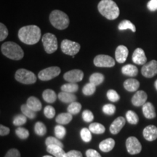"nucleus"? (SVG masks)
<instances>
[{"label": "nucleus", "instance_id": "obj_46", "mask_svg": "<svg viewBox=\"0 0 157 157\" xmlns=\"http://www.w3.org/2000/svg\"><path fill=\"white\" fill-rule=\"evenodd\" d=\"M5 157H21V153L17 149L12 148L7 151Z\"/></svg>", "mask_w": 157, "mask_h": 157}, {"label": "nucleus", "instance_id": "obj_34", "mask_svg": "<svg viewBox=\"0 0 157 157\" xmlns=\"http://www.w3.org/2000/svg\"><path fill=\"white\" fill-rule=\"evenodd\" d=\"M96 87H97V86H95V84L90 82V83H87V84H85V85L84 86L83 89H82V93H83L84 95H93L96 91Z\"/></svg>", "mask_w": 157, "mask_h": 157}, {"label": "nucleus", "instance_id": "obj_36", "mask_svg": "<svg viewBox=\"0 0 157 157\" xmlns=\"http://www.w3.org/2000/svg\"><path fill=\"white\" fill-rule=\"evenodd\" d=\"M55 135L56 137H58L60 140L64 138V137L66 135V129L65 127L61 124H58L57 126L55 127Z\"/></svg>", "mask_w": 157, "mask_h": 157}, {"label": "nucleus", "instance_id": "obj_7", "mask_svg": "<svg viewBox=\"0 0 157 157\" xmlns=\"http://www.w3.org/2000/svg\"><path fill=\"white\" fill-rule=\"evenodd\" d=\"M80 44L76 42L68 40V39H64L62 41L61 44H60V48H61L62 52L64 54L68 55V56H74L79 52L80 50Z\"/></svg>", "mask_w": 157, "mask_h": 157}, {"label": "nucleus", "instance_id": "obj_19", "mask_svg": "<svg viewBox=\"0 0 157 157\" xmlns=\"http://www.w3.org/2000/svg\"><path fill=\"white\" fill-rule=\"evenodd\" d=\"M115 146V140L112 138H107L101 141L99 144V148L101 151L107 153L111 151Z\"/></svg>", "mask_w": 157, "mask_h": 157}, {"label": "nucleus", "instance_id": "obj_31", "mask_svg": "<svg viewBox=\"0 0 157 157\" xmlns=\"http://www.w3.org/2000/svg\"><path fill=\"white\" fill-rule=\"evenodd\" d=\"M104 81V76L101 73H94L90 76V82L98 86L101 84Z\"/></svg>", "mask_w": 157, "mask_h": 157}, {"label": "nucleus", "instance_id": "obj_52", "mask_svg": "<svg viewBox=\"0 0 157 157\" xmlns=\"http://www.w3.org/2000/svg\"><path fill=\"white\" fill-rule=\"evenodd\" d=\"M43 157H52V156H49V155H46V156H44Z\"/></svg>", "mask_w": 157, "mask_h": 157}, {"label": "nucleus", "instance_id": "obj_27", "mask_svg": "<svg viewBox=\"0 0 157 157\" xmlns=\"http://www.w3.org/2000/svg\"><path fill=\"white\" fill-rule=\"evenodd\" d=\"M89 129L92 132V133H94V134L96 135L103 134V133L105 132V127H104L102 124L97 122L90 124L89 126Z\"/></svg>", "mask_w": 157, "mask_h": 157}, {"label": "nucleus", "instance_id": "obj_30", "mask_svg": "<svg viewBox=\"0 0 157 157\" xmlns=\"http://www.w3.org/2000/svg\"><path fill=\"white\" fill-rule=\"evenodd\" d=\"M60 89H61L62 91L67 92V93H74L78 91V85L76 83L68 82V83H66L63 84V85H62Z\"/></svg>", "mask_w": 157, "mask_h": 157}, {"label": "nucleus", "instance_id": "obj_24", "mask_svg": "<svg viewBox=\"0 0 157 157\" xmlns=\"http://www.w3.org/2000/svg\"><path fill=\"white\" fill-rule=\"evenodd\" d=\"M121 72H122L124 75L130 76V77H134L138 74V69L134 65L127 64L121 68Z\"/></svg>", "mask_w": 157, "mask_h": 157}, {"label": "nucleus", "instance_id": "obj_44", "mask_svg": "<svg viewBox=\"0 0 157 157\" xmlns=\"http://www.w3.org/2000/svg\"><path fill=\"white\" fill-rule=\"evenodd\" d=\"M82 119L85 122H92L94 119V115L93 112L89 110H84L82 113Z\"/></svg>", "mask_w": 157, "mask_h": 157}, {"label": "nucleus", "instance_id": "obj_50", "mask_svg": "<svg viewBox=\"0 0 157 157\" xmlns=\"http://www.w3.org/2000/svg\"><path fill=\"white\" fill-rule=\"evenodd\" d=\"M10 132V129L9 127H7L4 125L1 124L0 125V135L1 136H5V135H7Z\"/></svg>", "mask_w": 157, "mask_h": 157}, {"label": "nucleus", "instance_id": "obj_14", "mask_svg": "<svg viewBox=\"0 0 157 157\" xmlns=\"http://www.w3.org/2000/svg\"><path fill=\"white\" fill-rule=\"evenodd\" d=\"M128 54L129 50L127 47L124 46V45H119L117 47L115 51L116 60L119 63H124L127 60Z\"/></svg>", "mask_w": 157, "mask_h": 157}, {"label": "nucleus", "instance_id": "obj_18", "mask_svg": "<svg viewBox=\"0 0 157 157\" xmlns=\"http://www.w3.org/2000/svg\"><path fill=\"white\" fill-rule=\"evenodd\" d=\"M143 113L146 119H151L156 117V111L154 105L150 102H146L143 105Z\"/></svg>", "mask_w": 157, "mask_h": 157}, {"label": "nucleus", "instance_id": "obj_11", "mask_svg": "<svg viewBox=\"0 0 157 157\" xmlns=\"http://www.w3.org/2000/svg\"><path fill=\"white\" fill-rule=\"evenodd\" d=\"M141 74L146 78H152L157 74V61L153 60L143 65L141 68Z\"/></svg>", "mask_w": 157, "mask_h": 157}, {"label": "nucleus", "instance_id": "obj_42", "mask_svg": "<svg viewBox=\"0 0 157 157\" xmlns=\"http://www.w3.org/2000/svg\"><path fill=\"white\" fill-rule=\"evenodd\" d=\"M56 109L51 105H47L44 109V114L48 119H52L56 116Z\"/></svg>", "mask_w": 157, "mask_h": 157}, {"label": "nucleus", "instance_id": "obj_28", "mask_svg": "<svg viewBox=\"0 0 157 157\" xmlns=\"http://www.w3.org/2000/svg\"><path fill=\"white\" fill-rule=\"evenodd\" d=\"M118 29L121 31L129 29L132 32H135L136 31V28H135V25L131 21H128V20H124V21H121L119 24V25H118Z\"/></svg>", "mask_w": 157, "mask_h": 157}, {"label": "nucleus", "instance_id": "obj_1", "mask_svg": "<svg viewBox=\"0 0 157 157\" xmlns=\"http://www.w3.org/2000/svg\"><path fill=\"white\" fill-rule=\"evenodd\" d=\"M42 32L39 27L35 25L23 26L18 31V38L24 44L32 45L40 40Z\"/></svg>", "mask_w": 157, "mask_h": 157}, {"label": "nucleus", "instance_id": "obj_5", "mask_svg": "<svg viewBox=\"0 0 157 157\" xmlns=\"http://www.w3.org/2000/svg\"><path fill=\"white\" fill-rule=\"evenodd\" d=\"M15 78L17 82L24 84H32L36 82V76L31 71L21 68L16 71Z\"/></svg>", "mask_w": 157, "mask_h": 157}, {"label": "nucleus", "instance_id": "obj_15", "mask_svg": "<svg viewBox=\"0 0 157 157\" xmlns=\"http://www.w3.org/2000/svg\"><path fill=\"white\" fill-rule=\"evenodd\" d=\"M126 120L122 117H119L113 121L112 124L110 126V132L111 134L117 135L121 131V129L123 128V127L125 125Z\"/></svg>", "mask_w": 157, "mask_h": 157}, {"label": "nucleus", "instance_id": "obj_3", "mask_svg": "<svg viewBox=\"0 0 157 157\" xmlns=\"http://www.w3.org/2000/svg\"><path fill=\"white\" fill-rule=\"evenodd\" d=\"M1 51L4 56L11 60H19L24 56L22 48L18 44L13 42H5L1 46Z\"/></svg>", "mask_w": 157, "mask_h": 157}, {"label": "nucleus", "instance_id": "obj_17", "mask_svg": "<svg viewBox=\"0 0 157 157\" xmlns=\"http://www.w3.org/2000/svg\"><path fill=\"white\" fill-rule=\"evenodd\" d=\"M143 135L146 140H155L157 138V127L154 125H148L143 129Z\"/></svg>", "mask_w": 157, "mask_h": 157}, {"label": "nucleus", "instance_id": "obj_12", "mask_svg": "<svg viewBox=\"0 0 157 157\" xmlns=\"http://www.w3.org/2000/svg\"><path fill=\"white\" fill-rule=\"evenodd\" d=\"M63 78L68 82L77 83V82H81L83 79L84 73L82 70L79 69L71 70L64 74Z\"/></svg>", "mask_w": 157, "mask_h": 157}, {"label": "nucleus", "instance_id": "obj_37", "mask_svg": "<svg viewBox=\"0 0 157 157\" xmlns=\"http://www.w3.org/2000/svg\"><path fill=\"white\" fill-rule=\"evenodd\" d=\"M80 136L84 142L89 143L92 140V132L90 129L82 128L80 131Z\"/></svg>", "mask_w": 157, "mask_h": 157}, {"label": "nucleus", "instance_id": "obj_4", "mask_svg": "<svg viewBox=\"0 0 157 157\" xmlns=\"http://www.w3.org/2000/svg\"><path fill=\"white\" fill-rule=\"evenodd\" d=\"M50 21L52 26L59 30L67 29L69 25V17L63 11L53 10L50 15Z\"/></svg>", "mask_w": 157, "mask_h": 157}, {"label": "nucleus", "instance_id": "obj_43", "mask_svg": "<svg viewBox=\"0 0 157 157\" xmlns=\"http://www.w3.org/2000/svg\"><path fill=\"white\" fill-rule=\"evenodd\" d=\"M116 111V107L113 104H105L103 107V112L106 115L111 116L114 114Z\"/></svg>", "mask_w": 157, "mask_h": 157}, {"label": "nucleus", "instance_id": "obj_2", "mask_svg": "<svg viewBox=\"0 0 157 157\" xmlns=\"http://www.w3.org/2000/svg\"><path fill=\"white\" fill-rule=\"evenodd\" d=\"M98 11L108 20H115L120 14L119 8L113 0H101L98 5Z\"/></svg>", "mask_w": 157, "mask_h": 157}, {"label": "nucleus", "instance_id": "obj_29", "mask_svg": "<svg viewBox=\"0 0 157 157\" xmlns=\"http://www.w3.org/2000/svg\"><path fill=\"white\" fill-rule=\"evenodd\" d=\"M21 110L22 111L23 114H24L27 118H29L31 119H34L36 117V111H33L32 109H30L27 104H23L21 105Z\"/></svg>", "mask_w": 157, "mask_h": 157}, {"label": "nucleus", "instance_id": "obj_23", "mask_svg": "<svg viewBox=\"0 0 157 157\" xmlns=\"http://www.w3.org/2000/svg\"><path fill=\"white\" fill-rule=\"evenodd\" d=\"M58 99L64 103H71L76 101V96L74 93L62 91L58 94Z\"/></svg>", "mask_w": 157, "mask_h": 157}, {"label": "nucleus", "instance_id": "obj_41", "mask_svg": "<svg viewBox=\"0 0 157 157\" xmlns=\"http://www.w3.org/2000/svg\"><path fill=\"white\" fill-rule=\"evenodd\" d=\"M107 98L111 102H117L120 99V96L114 90H109L107 92Z\"/></svg>", "mask_w": 157, "mask_h": 157}, {"label": "nucleus", "instance_id": "obj_33", "mask_svg": "<svg viewBox=\"0 0 157 157\" xmlns=\"http://www.w3.org/2000/svg\"><path fill=\"white\" fill-rule=\"evenodd\" d=\"M34 132L39 136H44L47 133V127L44 124V123L41 122V121H37L35 124Z\"/></svg>", "mask_w": 157, "mask_h": 157}, {"label": "nucleus", "instance_id": "obj_48", "mask_svg": "<svg viewBox=\"0 0 157 157\" xmlns=\"http://www.w3.org/2000/svg\"><path fill=\"white\" fill-rule=\"evenodd\" d=\"M148 9L150 11H156L157 10V0H150L148 2Z\"/></svg>", "mask_w": 157, "mask_h": 157}, {"label": "nucleus", "instance_id": "obj_6", "mask_svg": "<svg viewBox=\"0 0 157 157\" xmlns=\"http://www.w3.org/2000/svg\"><path fill=\"white\" fill-rule=\"evenodd\" d=\"M42 44L47 53L52 54L58 50V40L56 36L51 33H47L43 35Z\"/></svg>", "mask_w": 157, "mask_h": 157}, {"label": "nucleus", "instance_id": "obj_40", "mask_svg": "<svg viewBox=\"0 0 157 157\" xmlns=\"http://www.w3.org/2000/svg\"><path fill=\"white\" fill-rule=\"evenodd\" d=\"M45 145H46L47 146H51V145H56V146H59L62 147V148H63V144L61 141L60 140V139L55 137H47V139L45 140Z\"/></svg>", "mask_w": 157, "mask_h": 157}, {"label": "nucleus", "instance_id": "obj_8", "mask_svg": "<svg viewBox=\"0 0 157 157\" xmlns=\"http://www.w3.org/2000/svg\"><path fill=\"white\" fill-rule=\"evenodd\" d=\"M60 68L58 66H51L39 71L38 78L42 81H50L60 74Z\"/></svg>", "mask_w": 157, "mask_h": 157}, {"label": "nucleus", "instance_id": "obj_51", "mask_svg": "<svg viewBox=\"0 0 157 157\" xmlns=\"http://www.w3.org/2000/svg\"><path fill=\"white\" fill-rule=\"evenodd\" d=\"M154 85H155V87H156V89L157 90V80L156 82H155V83H154Z\"/></svg>", "mask_w": 157, "mask_h": 157}, {"label": "nucleus", "instance_id": "obj_22", "mask_svg": "<svg viewBox=\"0 0 157 157\" xmlns=\"http://www.w3.org/2000/svg\"><path fill=\"white\" fill-rule=\"evenodd\" d=\"M140 87V82L135 78H128L124 82V87L129 92L137 91Z\"/></svg>", "mask_w": 157, "mask_h": 157}, {"label": "nucleus", "instance_id": "obj_47", "mask_svg": "<svg viewBox=\"0 0 157 157\" xmlns=\"http://www.w3.org/2000/svg\"><path fill=\"white\" fill-rule=\"evenodd\" d=\"M65 157H83V156H82V153L78 151L72 150L67 153H66Z\"/></svg>", "mask_w": 157, "mask_h": 157}, {"label": "nucleus", "instance_id": "obj_13", "mask_svg": "<svg viewBox=\"0 0 157 157\" xmlns=\"http://www.w3.org/2000/svg\"><path fill=\"white\" fill-rule=\"evenodd\" d=\"M147 98H148V95L146 92L143 91V90H139L133 95L131 101H132V103L134 106L139 107L142 106L146 103Z\"/></svg>", "mask_w": 157, "mask_h": 157}, {"label": "nucleus", "instance_id": "obj_10", "mask_svg": "<svg viewBox=\"0 0 157 157\" xmlns=\"http://www.w3.org/2000/svg\"><path fill=\"white\" fill-rule=\"evenodd\" d=\"M126 147L127 152L131 155L138 154L142 150L140 141L135 137H129L126 140Z\"/></svg>", "mask_w": 157, "mask_h": 157}, {"label": "nucleus", "instance_id": "obj_26", "mask_svg": "<svg viewBox=\"0 0 157 157\" xmlns=\"http://www.w3.org/2000/svg\"><path fill=\"white\" fill-rule=\"evenodd\" d=\"M72 119H73V115H72L71 113H70L69 112H67L60 113V114L56 117V121L57 123L59 124L65 125L70 123Z\"/></svg>", "mask_w": 157, "mask_h": 157}, {"label": "nucleus", "instance_id": "obj_20", "mask_svg": "<svg viewBox=\"0 0 157 157\" xmlns=\"http://www.w3.org/2000/svg\"><path fill=\"white\" fill-rule=\"evenodd\" d=\"M27 105L33 110V111L38 112V111H41L42 109V105L40 101L38 98L34 96H31V97L29 98L26 102Z\"/></svg>", "mask_w": 157, "mask_h": 157}, {"label": "nucleus", "instance_id": "obj_39", "mask_svg": "<svg viewBox=\"0 0 157 157\" xmlns=\"http://www.w3.org/2000/svg\"><path fill=\"white\" fill-rule=\"evenodd\" d=\"M27 121V117L24 114H17L13 119V124L15 126L21 127L25 124Z\"/></svg>", "mask_w": 157, "mask_h": 157}, {"label": "nucleus", "instance_id": "obj_21", "mask_svg": "<svg viewBox=\"0 0 157 157\" xmlns=\"http://www.w3.org/2000/svg\"><path fill=\"white\" fill-rule=\"evenodd\" d=\"M47 151L55 157H65V155H66V152L64 151L62 147L56 146V145L47 146Z\"/></svg>", "mask_w": 157, "mask_h": 157}, {"label": "nucleus", "instance_id": "obj_32", "mask_svg": "<svg viewBox=\"0 0 157 157\" xmlns=\"http://www.w3.org/2000/svg\"><path fill=\"white\" fill-rule=\"evenodd\" d=\"M82 109V105L78 102H73L70 103L67 108L68 112L71 113L72 115H76L80 112Z\"/></svg>", "mask_w": 157, "mask_h": 157}, {"label": "nucleus", "instance_id": "obj_45", "mask_svg": "<svg viewBox=\"0 0 157 157\" xmlns=\"http://www.w3.org/2000/svg\"><path fill=\"white\" fill-rule=\"evenodd\" d=\"M8 36V30L5 24L0 23V41H3Z\"/></svg>", "mask_w": 157, "mask_h": 157}, {"label": "nucleus", "instance_id": "obj_9", "mask_svg": "<svg viewBox=\"0 0 157 157\" xmlns=\"http://www.w3.org/2000/svg\"><path fill=\"white\" fill-rule=\"evenodd\" d=\"M94 65L97 67L111 68L115 66V60L106 55H98L94 58Z\"/></svg>", "mask_w": 157, "mask_h": 157}, {"label": "nucleus", "instance_id": "obj_38", "mask_svg": "<svg viewBox=\"0 0 157 157\" xmlns=\"http://www.w3.org/2000/svg\"><path fill=\"white\" fill-rule=\"evenodd\" d=\"M15 134L21 140H25L29 137V132L27 129L24 127H18L15 129Z\"/></svg>", "mask_w": 157, "mask_h": 157}, {"label": "nucleus", "instance_id": "obj_25", "mask_svg": "<svg viewBox=\"0 0 157 157\" xmlns=\"http://www.w3.org/2000/svg\"><path fill=\"white\" fill-rule=\"evenodd\" d=\"M42 98L45 102L48 103H53L56 101L57 95L54 90L50 89L45 90L42 93Z\"/></svg>", "mask_w": 157, "mask_h": 157}, {"label": "nucleus", "instance_id": "obj_35", "mask_svg": "<svg viewBox=\"0 0 157 157\" xmlns=\"http://www.w3.org/2000/svg\"><path fill=\"white\" fill-rule=\"evenodd\" d=\"M126 119L131 124H137L138 123L139 118L137 113L132 111H128L126 113Z\"/></svg>", "mask_w": 157, "mask_h": 157}, {"label": "nucleus", "instance_id": "obj_16", "mask_svg": "<svg viewBox=\"0 0 157 157\" xmlns=\"http://www.w3.org/2000/svg\"><path fill=\"white\" fill-rule=\"evenodd\" d=\"M132 61L135 64L144 65L146 63L147 58L144 50L141 48H137L132 54Z\"/></svg>", "mask_w": 157, "mask_h": 157}, {"label": "nucleus", "instance_id": "obj_49", "mask_svg": "<svg viewBox=\"0 0 157 157\" xmlns=\"http://www.w3.org/2000/svg\"><path fill=\"white\" fill-rule=\"evenodd\" d=\"M86 156L87 157H102L101 154L97 151L94 149H88L86 151Z\"/></svg>", "mask_w": 157, "mask_h": 157}]
</instances>
